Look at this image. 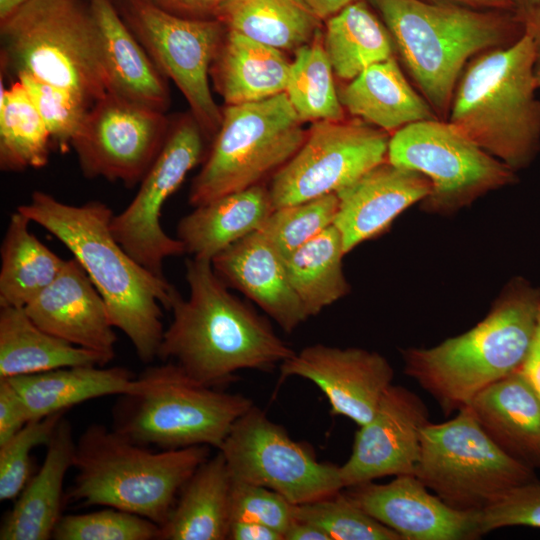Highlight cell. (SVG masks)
<instances>
[{"instance_id": "6da1fadb", "label": "cell", "mask_w": 540, "mask_h": 540, "mask_svg": "<svg viewBox=\"0 0 540 540\" xmlns=\"http://www.w3.org/2000/svg\"><path fill=\"white\" fill-rule=\"evenodd\" d=\"M189 297L175 288L157 357L205 386L219 388L244 370L271 371L294 351L270 322L231 294L210 260H186Z\"/></svg>"}, {"instance_id": "7a4b0ae2", "label": "cell", "mask_w": 540, "mask_h": 540, "mask_svg": "<svg viewBox=\"0 0 540 540\" xmlns=\"http://www.w3.org/2000/svg\"><path fill=\"white\" fill-rule=\"evenodd\" d=\"M17 210L71 251L103 297L113 326L128 337L142 362L154 360L165 330L161 306L169 310L175 287L116 240L109 206L100 201L72 205L34 191Z\"/></svg>"}, {"instance_id": "3957f363", "label": "cell", "mask_w": 540, "mask_h": 540, "mask_svg": "<svg viewBox=\"0 0 540 540\" xmlns=\"http://www.w3.org/2000/svg\"><path fill=\"white\" fill-rule=\"evenodd\" d=\"M388 28L406 71L437 117L447 121L458 80L478 54L525 33L516 10H482L424 0H367Z\"/></svg>"}, {"instance_id": "277c9868", "label": "cell", "mask_w": 540, "mask_h": 540, "mask_svg": "<svg viewBox=\"0 0 540 540\" xmlns=\"http://www.w3.org/2000/svg\"><path fill=\"white\" fill-rule=\"evenodd\" d=\"M539 310L540 289L513 278L488 314L468 331L431 348L403 350L404 373L445 415L457 412L481 390L522 368Z\"/></svg>"}, {"instance_id": "5b68a950", "label": "cell", "mask_w": 540, "mask_h": 540, "mask_svg": "<svg viewBox=\"0 0 540 540\" xmlns=\"http://www.w3.org/2000/svg\"><path fill=\"white\" fill-rule=\"evenodd\" d=\"M530 36L482 52L465 66L447 121L515 172L540 151V99Z\"/></svg>"}, {"instance_id": "8992f818", "label": "cell", "mask_w": 540, "mask_h": 540, "mask_svg": "<svg viewBox=\"0 0 540 540\" xmlns=\"http://www.w3.org/2000/svg\"><path fill=\"white\" fill-rule=\"evenodd\" d=\"M210 448L152 451L114 429L91 424L76 441L69 498L124 510L161 526L183 485L210 457Z\"/></svg>"}, {"instance_id": "52a82bcc", "label": "cell", "mask_w": 540, "mask_h": 540, "mask_svg": "<svg viewBox=\"0 0 540 540\" xmlns=\"http://www.w3.org/2000/svg\"><path fill=\"white\" fill-rule=\"evenodd\" d=\"M1 62L68 88L91 105L107 93L102 41L88 0H30L0 22Z\"/></svg>"}, {"instance_id": "ba28073f", "label": "cell", "mask_w": 540, "mask_h": 540, "mask_svg": "<svg viewBox=\"0 0 540 540\" xmlns=\"http://www.w3.org/2000/svg\"><path fill=\"white\" fill-rule=\"evenodd\" d=\"M140 376L143 388L122 395L114 407L112 429L146 447L219 449L235 421L254 405L242 394L196 382L172 362Z\"/></svg>"}, {"instance_id": "9c48e42d", "label": "cell", "mask_w": 540, "mask_h": 540, "mask_svg": "<svg viewBox=\"0 0 540 540\" xmlns=\"http://www.w3.org/2000/svg\"><path fill=\"white\" fill-rule=\"evenodd\" d=\"M286 93L226 105L188 200L194 206L260 184L302 146L307 134Z\"/></svg>"}, {"instance_id": "30bf717a", "label": "cell", "mask_w": 540, "mask_h": 540, "mask_svg": "<svg viewBox=\"0 0 540 540\" xmlns=\"http://www.w3.org/2000/svg\"><path fill=\"white\" fill-rule=\"evenodd\" d=\"M535 472L495 445L465 406L454 418L422 429L414 475L452 508L481 511L537 479Z\"/></svg>"}, {"instance_id": "8fae6325", "label": "cell", "mask_w": 540, "mask_h": 540, "mask_svg": "<svg viewBox=\"0 0 540 540\" xmlns=\"http://www.w3.org/2000/svg\"><path fill=\"white\" fill-rule=\"evenodd\" d=\"M387 161L429 179L431 189L421 206L433 214H452L517 181L513 169L441 119L411 123L395 131L389 139Z\"/></svg>"}, {"instance_id": "7c38bea8", "label": "cell", "mask_w": 540, "mask_h": 540, "mask_svg": "<svg viewBox=\"0 0 540 540\" xmlns=\"http://www.w3.org/2000/svg\"><path fill=\"white\" fill-rule=\"evenodd\" d=\"M218 450L232 480L267 487L294 505L345 489L339 465L319 461L255 405L235 421Z\"/></svg>"}, {"instance_id": "4fadbf2b", "label": "cell", "mask_w": 540, "mask_h": 540, "mask_svg": "<svg viewBox=\"0 0 540 540\" xmlns=\"http://www.w3.org/2000/svg\"><path fill=\"white\" fill-rule=\"evenodd\" d=\"M126 23L159 71L171 79L208 138L216 135L222 110L209 85L210 68L226 29L215 17H182L146 0H125Z\"/></svg>"}, {"instance_id": "5bb4252c", "label": "cell", "mask_w": 540, "mask_h": 540, "mask_svg": "<svg viewBox=\"0 0 540 540\" xmlns=\"http://www.w3.org/2000/svg\"><path fill=\"white\" fill-rule=\"evenodd\" d=\"M206 138L192 114L170 124L163 146L133 200L111 220V230L127 253L163 279L164 261L186 252L178 238L163 230L162 208L189 171L205 160Z\"/></svg>"}, {"instance_id": "9a60e30c", "label": "cell", "mask_w": 540, "mask_h": 540, "mask_svg": "<svg viewBox=\"0 0 540 540\" xmlns=\"http://www.w3.org/2000/svg\"><path fill=\"white\" fill-rule=\"evenodd\" d=\"M388 133L352 121H317L294 156L275 172L274 209L337 193L387 160Z\"/></svg>"}, {"instance_id": "2e32d148", "label": "cell", "mask_w": 540, "mask_h": 540, "mask_svg": "<svg viewBox=\"0 0 540 540\" xmlns=\"http://www.w3.org/2000/svg\"><path fill=\"white\" fill-rule=\"evenodd\" d=\"M169 127L163 112L107 92L89 109L72 148L86 177L133 187L156 159Z\"/></svg>"}, {"instance_id": "e0dca14e", "label": "cell", "mask_w": 540, "mask_h": 540, "mask_svg": "<svg viewBox=\"0 0 540 540\" xmlns=\"http://www.w3.org/2000/svg\"><path fill=\"white\" fill-rule=\"evenodd\" d=\"M423 400L393 383L372 419L359 426L348 460L340 465L344 487L386 476L414 474L422 429L429 423Z\"/></svg>"}, {"instance_id": "ac0fdd59", "label": "cell", "mask_w": 540, "mask_h": 540, "mask_svg": "<svg viewBox=\"0 0 540 540\" xmlns=\"http://www.w3.org/2000/svg\"><path fill=\"white\" fill-rule=\"evenodd\" d=\"M279 368L281 379L311 381L326 396L332 415L347 417L358 426L372 419L394 378L392 366L378 352L321 343L295 352Z\"/></svg>"}, {"instance_id": "d6986e66", "label": "cell", "mask_w": 540, "mask_h": 540, "mask_svg": "<svg viewBox=\"0 0 540 540\" xmlns=\"http://www.w3.org/2000/svg\"><path fill=\"white\" fill-rule=\"evenodd\" d=\"M344 492L402 540H476L484 535L480 511L452 508L414 474L398 475L383 484H356Z\"/></svg>"}, {"instance_id": "ffe728a7", "label": "cell", "mask_w": 540, "mask_h": 540, "mask_svg": "<svg viewBox=\"0 0 540 540\" xmlns=\"http://www.w3.org/2000/svg\"><path fill=\"white\" fill-rule=\"evenodd\" d=\"M33 322L73 345L94 351L109 363L117 342L106 303L76 258L24 307Z\"/></svg>"}, {"instance_id": "44dd1931", "label": "cell", "mask_w": 540, "mask_h": 540, "mask_svg": "<svg viewBox=\"0 0 540 540\" xmlns=\"http://www.w3.org/2000/svg\"><path fill=\"white\" fill-rule=\"evenodd\" d=\"M430 189V181L423 174L386 160L338 191L334 225L342 237L345 253L386 232L403 211L422 201Z\"/></svg>"}, {"instance_id": "7402d4cb", "label": "cell", "mask_w": 540, "mask_h": 540, "mask_svg": "<svg viewBox=\"0 0 540 540\" xmlns=\"http://www.w3.org/2000/svg\"><path fill=\"white\" fill-rule=\"evenodd\" d=\"M211 263L228 287L256 303L284 332H293L309 318L290 284L284 259L260 231L236 241Z\"/></svg>"}, {"instance_id": "603a6c76", "label": "cell", "mask_w": 540, "mask_h": 540, "mask_svg": "<svg viewBox=\"0 0 540 540\" xmlns=\"http://www.w3.org/2000/svg\"><path fill=\"white\" fill-rule=\"evenodd\" d=\"M467 407L505 454L540 469V397L521 369L481 390Z\"/></svg>"}, {"instance_id": "cb8c5ba5", "label": "cell", "mask_w": 540, "mask_h": 540, "mask_svg": "<svg viewBox=\"0 0 540 540\" xmlns=\"http://www.w3.org/2000/svg\"><path fill=\"white\" fill-rule=\"evenodd\" d=\"M88 2L101 35L107 92L164 113L169 105L165 76L112 0Z\"/></svg>"}, {"instance_id": "d4e9b609", "label": "cell", "mask_w": 540, "mask_h": 540, "mask_svg": "<svg viewBox=\"0 0 540 540\" xmlns=\"http://www.w3.org/2000/svg\"><path fill=\"white\" fill-rule=\"evenodd\" d=\"M47 446L45 459L3 517L1 540H47L62 514L64 479L73 467L76 441L63 417Z\"/></svg>"}, {"instance_id": "484cf974", "label": "cell", "mask_w": 540, "mask_h": 540, "mask_svg": "<svg viewBox=\"0 0 540 540\" xmlns=\"http://www.w3.org/2000/svg\"><path fill=\"white\" fill-rule=\"evenodd\" d=\"M7 380L22 398L30 420L67 412L99 397L134 394L144 386L143 378L126 368L100 365L63 367Z\"/></svg>"}, {"instance_id": "4316f807", "label": "cell", "mask_w": 540, "mask_h": 540, "mask_svg": "<svg viewBox=\"0 0 540 540\" xmlns=\"http://www.w3.org/2000/svg\"><path fill=\"white\" fill-rule=\"evenodd\" d=\"M273 210L269 188L258 184L195 207L178 222L177 238L186 253L211 261L236 241L258 231Z\"/></svg>"}, {"instance_id": "83f0119b", "label": "cell", "mask_w": 540, "mask_h": 540, "mask_svg": "<svg viewBox=\"0 0 540 540\" xmlns=\"http://www.w3.org/2000/svg\"><path fill=\"white\" fill-rule=\"evenodd\" d=\"M338 93L350 114L387 133L411 123L439 119L410 85L395 56L369 66Z\"/></svg>"}, {"instance_id": "f1b7e54d", "label": "cell", "mask_w": 540, "mask_h": 540, "mask_svg": "<svg viewBox=\"0 0 540 540\" xmlns=\"http://www.w3.org/2000/svg\"><path fill=\"white\" fill-rule=\"evenodd\" d=\"M290 67L281 50L226 30L210 75L226 105H237L284 93Z\"/></svg>"}, {"instance_id": "f546056e", "label": "cell", "mask_w": 540, "mask_h": 540, "mask_svg": "<svg viewBox=\"0 0 540 540\" xmlns=\"http://www.w3.org/2000/svg\"><path fill=\"white\" fill-rule=\"evenodd\" d=\"M231 476L220 451L181 488L160 540H225L230 526Z\"/></svg>"}, {"instance_id": "4dcf8cb0", "label": "cell", "mask_w": 540, "mask_h": 540, "mask_svg": "<svg viewBox=\"0 0 540 540\" xmlns=\"http://www.w3.org/2000/svg\"><path fill=\"white\" fill-rule=\"evenodd\" d=\"M106 364L100 354L40 328L23 307L1 306L0 379L70 366Z\"/></svg>"}, {"instance_id": "1f68e13d", "label": "cell", "mask_w": 540, "mask_h": 540, "mask_svg": "<svg viewBox=\"0 0 540 540\" xmlns=\"http://www.w3.org/2000/svg\"><path fill=\"white\" fill-rule=\"evenodd\" d=\"M213 17L226 30L281 51L310 43L321 22L302 0H229Z\"/></svg>"}, {"instance_id": "d6a6232c", "label": "cell", "mask_w": 540, "mask_h": 540, "mask_svg": "<svg viewBox=\"0 0 540 540\" xmlns=\"http://www.w3.org/2000/svg\"><path fill=\"white\" fill-rule=\"evenodd\" d=\"M30 223L19 210L10 215L0 253V306L24 308L65 264L30 231Z\"/></svg>"}, {"instance_id": "836d02e7", "label": "cell", "mask_w": 540, "mask_h": 540, "mask_svg": "<svg viewBox=\"0 0 540 540\" xmlns=\"http://www.w3.org/2000/svg\"><path fill=\"white\" fill-rule=\"evenodd\" d=\"M323 46L334 74L347 81L395 52L388 28L367 0L355 1L326 20Z\"/></svg>"}, {"instance_id": "e575fe53", "label": "cell", "mask_w": 540, "mask_h": 540, "mask_svg": "<svg viewBox=\"0 0 540 540\" xmlns=\"http://www.w3.org/2000/svg\"><path fill=\"white\" fill-rule=\"evenodd\" d=\"M345 254L342 237L332 224L284 259L290 284L308 317L350 292L343 272Z\"/></svg>"}, {"instance_id": "d590c367", "label": "cell", "mask_w": 540, "mask_h": 540, "mask_svg": "<svg viewBox=\"0 0 540 540\" xmlns=\"http://www.w3.org/2000/svg\"><path fill=\"white\" fill-rule=\"evenodd\" d=\"M50 133L20 81L1 82L0 168L23 171L48 162Z\"/></svg>"}, {"instance_id": "8d00e7d4", "label": "cell", "mask_w": 540, "mask_h": 540, "mask_svg": "<svg viewBox=\"0 0 540 540\" xmlns=\"http://www.w3.org/2000/svg\"><path fill=\"white\" fill-rule=\"evenodd\" d=\"M320 36L319 31L310 43L295 51L285 90L302 122L344 119L334 72Z\"/></svg>"}, {"instance_id": "74e56055", "label": "cell", "mask_w": 540, "mask_h": 540, "mask_svg": "<svg viewBox=\"0 0 540 540\" xmlns=\"http://www.w3.org/2000/svg\"><path fill=\"white\" fill-rule=\"evenodd\" d=\"M339 207L336 193L276 208L258 230L286 259L334 224Z\"/></svg>"}, {"instance_id": "f35d334b", "label": "cell", "mask_w": 540, "mask_h": 540, "mask_svg": "<svg viewBox=\"0 0 540 540\" xmlns=\"http://www.w3.org/2000/svg\"><path fill=\"white\" fill-rule=\"evenodd\" d=\"M295 518L319 527L330 540H402L351 501L342 490L295 506Z\"/></svg>"}, {"instance_id": "ab89813d", "label": "cell", "mask_w": 540, "mask_h": 540, "mask_svg": "<svg viewBox=\"0 0 540 540\" xmlns=\"http://www.w3.org/2000/svg\"><path fill=\"white\" fill-rule=\"evenodd\" d=\"M16 76L43 119L51 139L62 152L68 151L92 105L68 88L24 72Z\"/></svg>"}, {"instance_id": "60d3db41", "label": "cell", "mask_w": 540, "mask_h": 540, "mask_svg": "<svg viewBox=\"0 0 540 540\" xmlns=\"http://www.w3.org/2000/svg\"><path fill=\"white\" fill-rule=\"evenodd\" d=\"M159 537L158 524L113 507L62 515L52 534V539L56 540H152Z\"/></svg>"}, {"instance_id": "b9f144b4", "label": "cell", "mask_w": 540, "mask_h": 540, "mask_svg": "<svg viewBox=\"0 0 540 540\" xmlns=\"http://www.w3.org/2000/svg\"><path fill=\"white\" fill-rule=\"evenodd\" d=\"M66 412L29 421L0 445V500L17 498L30 479L31 451L47 445Z\"/></svg>"}, {"instance_id": "7bdbcfd3", "label": "cell", "mask_w": 540, "mask_h": 540, "mask_svg": "<svg viewBox=\"0 0 540 540\" xmlns=\"http://www.w3.org/2000/svg\"><path fill=\"white\" fill-rule=\"evenodd\" d=\"M295 506L267 487L231 479L230 523H259L280 532L284 537L296 519Z\"/></svg>"}, {"instance_id": "ee69618b", "label": "cell", "mask_w": 540, "mask_h": 540, "mask_svg": "<svg viewBox=\"0 0 540 540\" xmlns=\"http://www.w3.org/2000/svg\"><path fill=\"white\" fill-rule=\"evenodd\" d=\"M485 534L500 528L527 526L540 529V480L519 485L480 511Z\"/></svg>"}, {"instance_id": "f6af8a7d", "label": "cell", "mask_w": 540, "mask_h": 540, "mask_svg": "<svg viewBox=\"0 0 540 540\" xmlns=\"http://www.w3.org/2000/svg\"><path fill=\"white\" fill-rule=\"evenodd\" d=\"M30 420L19 393L7 379H0V445Z\"/></svg>"}, {"instance_id": "bcb514c9", "label": "cell", "mask_w": 540, "mask_h": 540, "mask_svg": "<svg viewBox=\"0 0 540 540\" xmlns=\"http://www.w3.org/2000/svg\"><path fill=\"white\" fill-rule=\"evenodd\" d=\"M228 540H284L283 535L262 524L254 522H231Z\"/></svg>"}, {"instance_id": "7dc6e473", "label": "cell", "mask_w": 540, "mask_h": 540, "mask_svg": "<svg viewBox=\"0 0 540 540\" xmlns=\"http://www.w3.org/2000/svg\"><path fill=\"white\" fill-rule=\"evenodd\" d=\"M525 26V32L530 36L534 50V73L540 89V4L523 11H517Z\"/></svg>"}, {"instance_id": "c3c4849f", "label": "cell", "mask_w": 540, "mask_h": 540, "mask_svg": "<svg viewBox=\"0 0 540 540\" xmlns=\"http://www.w3.org/2000/svg\"><path fill=\"white\" fill-rule=\"evenodd\" d=\"M521 370L540 397V310L534 340Z\"/></svg>"}, {"instance_id": "681fc988", "label": "cell", "mask_w": 540, "mask_h": 540, "mask_svg": "<svg viewBox=\"0 0 540 540\" xmlns=\"http://www.w3.org/2000/svg\"><path fill=\"white\" fill-rule=\"evenodd\" d=\"M167 12L189 18H205L201 0H146Z\"/></svg>"}, {"instance_id": "f907efd6", "label": "cell", "mask_w": 540, "mask_h": 540, "mask_svg": "<svg viewBox=\"0 0 540 540\" xmlns=\"http://www.w3.org/2000/svg\"><path fill=\"white\" fill-rule=\"evenodd\" d=\"M284 540H330V538L314 524L295 519L284 533Z\"/></svg>"}, {"instance_id": "816d5d0a", "label": "cell", "mask_w": 540, "mask_h": 540, "mask_svg": "<svg viewBox=\"0 0 540 540\" xmlns=\"http://www.w3.org/2000/svg\"><path fill=\"white\" fill-rule=\"evenodd\" d=\"M432 3L459 5L482 10H516L515 0H424Z\"/></svg>"}, {"instance_id": "f5cc1de1", "label": "cell", "mask_w": 540, "mask_h": 540, "mask_svg": "<svg viewBox=\"0 0 540 540\" xmlns=\"http://www.w3.org/2000/svg\"><path fill=\"white\" fill-rule=\"evenodd\" d=\"M320 19L327 20L345 6L359 0H302Z\"/></svg>"}, {"instance_id": "db71d44e", "label": "cell", "mask_w": 540, "mask_h": 540, "mask_svg": "<svg viewBox=\"0 0 540 540\" xmlns=\"http://www.w3.org/2000/svg\"><path fill=\"white\" fill-rule=\"evenodd\" d=\"M30 0H0V22L6 20Z\"/></svg>"}, {"instance_id": "11a10c76", "label": "cell", "mask_w": 540, "mask_h": 540, "mask_svg": "<svg viewBox=\"0 0 540 540\" xmlns=\"http://www.w3.org/2000/svg\"><path fill=\"white\" fill-rule=\"evenodd\" d=\"M229 0H201V6L206 17H213L215 12Z\"/></svg>"}, {"instance_id": "9f6ffc18", "label": "cell", "mask_w": 540, "mask_h": 540, "mask_svg": "<svg viewBox=\"0 0 540 540\" xmlns=\"http://www.w3.org/2000/svg\"><path fill=\"white\" fill-rule=\"evenodd\" d=\"M517 11H523L540 4V0H515Z\"/></svg>"}]
</instances>
